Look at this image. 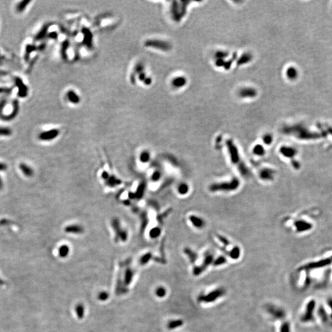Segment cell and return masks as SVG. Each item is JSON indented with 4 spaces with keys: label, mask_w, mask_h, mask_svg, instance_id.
I'll list each match as a JSON object with an SVG mask.
<instances>
[{
    "label": "cell",
    "mask_w": 332,
    "mask_h": 332,
    "mask_svg": "<svg viewBox=\"0 0 332 332\" xmlns=\"http://www.w3.org/2000/svg\"><path fill=\"white\" fill-rule=\"evenodd\" d=\"M221 293L222 294V292L221 291H216V292L210 293L209 295V296H207V298H203L201 299V300H203L202 301H206V302H207H207L212 301H213V300L214 298H218L221 295Z\"/></svg>",
    "instance_id": "9c48e42d"
},
{
    "label": "cell",
    "mask_w": 332,
    "mask_h": 332,
    "mask_svg": "<svg viewBox=\"0 0 332 332\" xmlns=\"http://www.w3.org/2000/svg\"><path fill=\"white\" fill-rule=\"evenodd\" d=\"M239 186V181L234 178L231 180L224 182V183H220V184H212L210 186V190L212 192L215 191H232L236 190L238 187Z\"/></svg>",
    "instance_id": "7a4b0ae2"
},
{
    "label": "cell",
    "mask_w": 332,
    "mask_h": 332,
    "mask_svg": "<svg viewBox=\"0 0 332 332\" xmlns=\"http://www.w3.org/2000/svg\"><path fill=\"white\" fill-rule=\"evenodd\" d=\"M280 152L284 156H287V157L291 156L292 155H293L294 153L293 149L290 148L289 147H282L280 149Z\"/></svg>",
    "instance_id": "30bf717a"
},
{
    "label": "cell",
    "mask_w": 332,
    "mask_h": 332,
    "mask_svg": "<svg viewBox=\"0 0 332 332\" xmlns=\"http://www.w3.org/2000/svg\"><path fill=\"white\" fill-rule=\"evenodd\" d=\"M6 169V166L4 164L0 163V170H4Z\"/></svg>",
    "instance_id": "484cf974"
},
{
    "label": "cell",
    "mask_w": 332,
    "mask_h": 332,
    "mask_svg": "<svg viewBox=\"0 0 332 332\" xmlns=\"http://www.w3.org/2000/svg\"><path fill=\"white\" fill-rule=\"evenodd\" d=\"M165 294H166V290H165V289H164V288H163V287H160V288H159L158 289H157V290H156V295H157L158 296H160V297L164 296L165 295Z\"/></svg>",
    "instance_id": "44dd1931"
},
{
    "label": "cell",
    "mask_w": 332,
    "mask_h": 332,
    "mask_svg": "<svg viewBox=\"0 0 332 332\" xmlns=\"http://www.w3.org/2000/svg\"><path fill=\"white\" fill-rule=\"evenodd\" d=\"M178 191L181 194H185L188 191V186L185 184H182L179 186Z\"/></svg>",
    "instance_id": "5bb4252c"
},
{
    "label": "cell",
    "mask_w": 332,
    "mask_h": 332,
    "mask_svg": "<svg viewBox=\"0 0 332 332\" xmlns=\"http://www.w3.org/2000/svg\"><path fill=\"white\" fill-rule=\"evenodd\" d=\"M160 233H161V230H160V229H159L157 228H153V230H151V231L150 232V236L152 238H156V237L159 236Z\"/></svg>",
    "instance_id": "e0dca14e"
},
{
    "label": "cell",
    "mask_w": 332,
    "mask_h": 332,
    "mask_svg": "<svg viewBox=\"0 0 332 332\" xmlns=\"http://www.w3.org/2000/svg\"><path fill=\"white\" fill-rule=\"evenodd\" d=\"M99 298H100V299H101V300H104L107 299V298H108V295H107V293H105V292H103V293H101L100 294Z\"/></svg>",
    "instance_id": "d4e9b609"
},
{
    "label": "cell",
    "mask_w": 332,
    "mask_h": 332,
    "mask_svg": "<svg viewBox=\"0 0 332 332\" xmlns=\"http://www.w3.org/2000/svg\"><path fill=\"white\" fill-rule=\"evenodd\" d=\"M272 137L269 134H266L263 137V142L266 145H269L272 143Z\"/></svg>",
    "instance_id": "d6986e66"
},
{
    "label": "cell",
    "mask_w": 332,
    "mask_h": 332,
    "mask_svg": "<svg viewBox=\"0 0 332 332\" xmlns=\"http://www.w3.org/2000/svg\"><path fill=\"white\" fill-rule=\"evenodd\" d=\"M69 251V248L66 245H62L59 249V254L60 257H66Z\"/></svg>",
    "instance_id": "9a60e30c"
},
{
    "label": "cell",
    "mask_w": 332,
    "mask_h": 332,
    "mask_svg": "<svg viewBox=\"0 0 332 332\" xmlns=\"http://www.w3.org/2000/svg\"><path fill=\"white\" fill-rule=\"evenodd\" d=\"M150 159V153L146 151H144L141 153L140 156V160L142 163H146L149 161V160Z\"/></svg>",
    "instance_id": "4fadbf2b"
},
{
    "label": "cell",
    "mask_w": 332,
    "mask_h": 332,
    "mask_svg": "<svg viewBox=\"0 0 332 332\" xmlns=\"http://www.w3.org/2000/svg\"><path fill=\"white\" fill-rule=\"evenodd\" d=\"M239 95L242 97H249L252 98L256 96L257 95V91L254 88L247 87L243 88L242 89L239 91Z\"/></svg>",
    "instance_id": "5b68a950"
},
{
    "label": "cell",
    "mask_w": 332,
    "mask_h": 332,
    "mask_svg": "<svg viewBox=\"0 0 332 332\" xmlns=\"http://www.w3.org/2000/svg\"><path fill=\"white\" fill-rule=\"evenodd\" d=\"M2 187H3V184H2V181L1 180V178H0V189L2 188Z\"/></svg>",
    "instance_id": "4316f807"
},
{
    "label": "cell",
    "mask_w": 332,
    "mask_h": 332,
    "mask_svg": "<svg viewBox=\"0 0 332 332\" xmlns=\"http://www.w3.org/2000/svg\"><path fill=\"white\" fill-rule=\"evenodd\" d=\"M77 311H78V316L79 317H82V316H83L82 314H83V308L81 306H79L77 307Z\"/></svg>",
    "instance_id": "cb8c5ba5"
},
{
    "label": "cell",
    "mask_w": 332,
    "mask_h": 332,
    "mask_svg": "<svg viewBox=\"0 0 332 332\" xmlns=\"http://www.w3.org/2000/svg\"><path fill=\"white\" fill-rule=\"evenodd\" d=\"M251 59V55H250L249 54H245L244 55L242 56V57H240V60L238 61V64L239 65H242V63H247Z\"/></svg>",
    "instance_id": "8fae6325"
},
{
    "label": "cell",
    "mask_w": 332,
    "mask_h": 332,
    "mask_svg": "<svg viewBox=\"0 0 332 332\" xmlns=\"http://www.w3.org/2000/svg\"><path fill=\"white\" fill-rule=\"evenodd\" d=\"M287 76L290 78H294L295 77L296 78V76L297 75L296 70H295V68H289V69L287 70Z\"/></svg>",
    "instance_id": "ac0fdd59"
},
{
    "label": "cell",
    "mask_w": 332,
    "mask_h": 332,
    "mask_svg": "<svg viewBox=\"0 0 332 332\" xmlns=\"http://www.w3.org/2000/svg\"><path fill=\"white\" fill-rule=\"evenodd\" d=\"M29 3V1H22L20 4H19L17 6V10L19 11V12H22V10H24V8H25V7L27 6V4Z\"/></svg>",
    "instance_id": "ffe728a7"
},
{
    "label": "cell",
    "mask_w": 332,
    "mask_h": 332,
    "mask_svg": "<svg viewBox=\"0 0 332 332\" xmlns=\"http://www.w3.org/2000/svg\"><path fill=\"white\" fill-rule=\"evenodd\" d=\"M190 220L193 226L199 229L202 228L205 226V222L204 220L200 218L199 216H196L194 215H191L190 217Z\"/></svg>",
    "instance_id": "8992f818"
},
{
    "label": "cell",
    "mask_w": 332,
    "mask_h": 332,
    "mask_svg": "<svg viewBox=\"0 0 332 332\" xmlns=\"http://www.w3.org/2000/svg\"><path fill=\"white\" fill-rule=\"evenodd\" d=\"M59 132L57 131V130H51V131H49L47 132H42L40 135H39V138L42 140H45V141H47V140H51L54 139H55V137L58 135Z\"/></svg>",
    "instance_id": "3957f363"
},
{
    "label": "cell",
    "mask_w": 332,
    "mask_h": 332,
    "mask_svg": "<svg viewBox=\"0 0 332 332\" xmlns=\"http://www.w3.org/2000/svg\"><path fill=\"white\" fill-rule=\"evenodd\" d=\"M20 168L22 170V172L27 177H30L33 174V170L25 164H21L20 166Z\"/></svg>",
    "instance_id": "ba28073f"
},
{
    "label": "cell",
    "mask_w": 332,
    "mask_h": 332,
    "mask_svg": "<svg viewBox=\"0 0 332 332\" xmlns=\"http://www.w3.org/2000/svg\"><path fill=\"white\" fill-rule=\"evenodd\" d=\"M226 143L232 163L237 166L239 170L243 175L248 176L249 175V172L240 157L237 146H236L232 140H228Z\"/></svg>",
    "instance_id": "6da1fadb"
},
{
    "label": "cell",
    "mask_w": 332,
    "mask_h": 332,
    "mask_svg": "<svg viewBox=\"0 0 332 332\" xmlns=\"http://www.w3.org/2000/svg\"><path fill=\"white\" fill-rule=\"evenodd\" d=\"M11 134L10 129H8L7 128H2L0 127V135H4V136H8Z\"/></svg>",
    "instance_id": "2e32d148"
},
{
    "label": "cell",
    "mask_w": 332,
    "mask_h": 332,
    "mask_svg": "<svg viewBox=\"0 0 332 332\" xmlns=\"http://www.w3.org/2000/svg\"><path fill=\"white\" fill-rule=\"evenodd\" d=\"M159 178H160V174H159V172H155L154 173H153V174L152 175V177H151L152 180H154V181L158 180L159 179Z\"/></svg>",
    "instance_id": "603a6c76"
},
{
    "label": "cell",
    "mask_w": 332,
    "mask_h": 332,
    "mask_svg": "<svg viewBox=\"0 0 332 332\" xmlns=\"http://www.w3.org/2000/svg\"><path fill=\"white\" fill-rule=\"evenodd\" d=\"M83 228L81 226L77 225L69 226L65 228V231L70 233H80L83 232Z\"/></svg>",
    "instance_id": "52a82bcc"
},
{
    "label": "cell",
    "mask_w": 332,
    "mask_h": 332,
    "mask_svg": "<svg viewBox=\"0 0 332 332\" xmlns=\"http://www.w3.org/2000/svg\"><path fill=\"white\" fill-rule=\"evenodd\" d=\"M182 324L181 321H175V322H172L170 324H169V327L170 328H175L177 327H178L180 325H181V324Z\"/></svg>",
    "instance_id": "7402d4cb"
},
{
    "label": "cell",
    "mask_w": 332,
    "mask_h": 332,
    "mask_svg": "<svg viewBox=\"0 0 332 332\" xmlns=\"http://www.w3.org/2000/svg\"><path fill=\"white\" fill-rule=\"evenodd\" d=\"M254 153L257 155L262 156L265 153V149L263 148V147L261 145H258L255 146L254 149Z\"/></svg>",
    "instance_id": "7c38bea8"
},
{
    "label": "cell",
    "mask_w": 332,
    "mask_h": 332,
    "mask_svg": "<svg viewBox=\"0 0 332 332\" xmlns=\"http://www.w3.org/2000/svg\"><path fill=\"white\" fill-rule=\"evenodd\" d=\"M274 174H275L274 170L271 169L265 168L260 172V177L264 180H271L274 178Z\"/></svg>",
    "instance_id": "277c9868"
}]
</instances>
